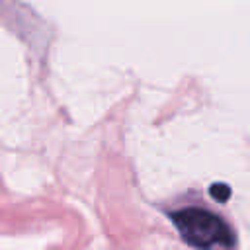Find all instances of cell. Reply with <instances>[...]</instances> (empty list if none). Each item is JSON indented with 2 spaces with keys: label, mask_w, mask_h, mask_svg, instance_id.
<instances>
[{
  "label": "cell",
  "mask_w": 250,
  "mask_h": 250,
  "mask_svg": "<svg viewBox=\"0 0 250 250\" xmlns=\"http://www.w3.org/2000/svg\"><path fill=\"white\" fill-rule=\"evenodd\" d=\"M170 219L176 225L182 240L193 248L215 250L232 248L236 244V236L227 221L203 207H184L170 211Z\"/></svg>",
  "instance_id": "obj_1"
},
{
  "label": "cell",
  "mask_w": 250,
  "mask_h": 250,
  "mask_svg": "<svg viewBox=\"0 0 250 250\" xmlns=\"http://www.w3.org/2000/svg\"><path fill=\"white\" fill-rule=\"evenodd\" d=\"M211 193H213V197L217 201H225L229 197V188L227 186H213L211 188Z\"/></svg>",
  "instance_id": "obj_2"
}]
</instances>
